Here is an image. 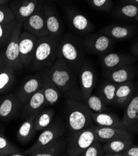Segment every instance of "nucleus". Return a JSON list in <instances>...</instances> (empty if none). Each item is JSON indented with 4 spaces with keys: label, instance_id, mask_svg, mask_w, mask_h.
<instances>
[{
    "label": "nucleus",
    "instance_id": "obj_29",
    "mask_svg": "<svg viewBox=\"0 0 138 156\" xmlns=\"http://www.w3.org/2000/svg\"><path fill=\"white\" fill-rule=\"evenodd\" d=\"M36 116L33 115L25 118L17 133L18 141L22 143H26L32 139L35 134L34 120Z\"/></svg>",
    "mask_w": 138,
    "mask_h": 156
},
{
    "label": "nucleus",
    "instance_id": "obj_9",
    "mask_svg": "<svg viewBox=\"0 0 138 156\" xmlns=\"http://www.w3.org/2000/svg\"><path fill=\"white\" fill-rule=\"evenodd\" d=\"M65 128L64 122L60 119L55 120L42 131L36 142L24 152L27 155L29 153L38 150L53 140L62 137L65 134Z\"/></svg>",
    "mask_w": 138,
    "mask_h": 156
},
{
    "label": "nucleus",
    "instance_id": "obj_3",
    "mask_svg": "<svg viewBox=\"0 0 138 156\" xmlns=\"http://www.w3.org/2000/svg\"><path fill=\"white\" fill-rule=\"evenodd\" d=\"M92 112L83 103L71 98L65 101V124L68 130L75 132L93 125Z\"/></svg>",
    "mask_w": 138,
    "mask_h": 156
},
{
    "label": "nucleus",
    "instance_id": "obj_43",
    "mask_svg": "<svg viewBox=\"0 0 138 156\" xmlns=\"http://www.w3.org/2000/svg\"><path fill=\"white\" fill-rule=\"evenodd\" d=\"M136 21H138V16H137V18H136Z\"/></svg>",
    "mask_w": 138,
    "mask_h": 156
},
{
    "label": "nucleus",
    "instance_id": "obj_4",
    "mask_svg": "<svg viewBox=\"0 0 138 156\" xmlns=\"http://www.w3.org/2000/svg\"><path fill=\"white\" fill-rule=\"evenodd\" d=\"M60 38L50 35L38 38L30 67L35 71L50 67L57 58V48Z\"/></svg>",
    "mask_w": 138,
    "mask_h": 156
},
{
    "label": "nucleus",
    "instance_id": "obj_24",
    "mask_svg": "<svg viewBox=\"0 0 138 156\" xmlns=\"http://www.w3.org/2000/svg\"><path fill=\"white\" fill-rule=\"evenodd\" d=\"M99 32L115 41H125L133 36L134 29L131 25L113 24L102 28Z\"/></svg>",
    "mask_w": 138,
    "mask_h": 156
},
{
    "label": "nucleus",
    "instance_id": "obj_14",
    "mask_svg": "<svg viewBox=\"0 0 138 156\" xmlns=\"http://www.w3.org/2000/svg\"><path fill=\"white\" fill-rule=\"evenodd\" d=\"M45 23L49 34L55 38H60L64 34L65 27L57 11L49 3H44Z\"/></svg>",
    "mask_w": 138,
    "mask_h": 156
},
{
    "label": "nucleus",
    "instance_id": "obj_20",
    "mask_svg": "<svg viewBox=\"0 0 138 156\" xmlns=\"http://www.w3.org/2000/svg\"><path fill=\"white\" fill-rule=\"evenodd\" d=\"M41 73L42 77V89L44 92L47 106L54 105L62 97V93L51 80L48 68L41 70Z\"/></svg>",
    "mask_w": 138,
    "mask_h": 156
},
{
    "label": "nucleus",
    "instance_id": "obj_18",
    "mask_svg": "<svg viewBox=\"0 0 138 156\" xmlns=\"http://www.w3.org/2000/svg\"><path fill=\"white\" fill-rule=\"evenodd\" d=\"M42 87V77L41 72L39 73L28 77L19 88L16 95L24 105L36 92Z\"/></svg>",
    "mask_w": 138,
    "mask_h": 156
},
{
    "label": "nucleus",
    "instance_id": "obj_39",
    "mask_svg": "<svg viewBox=\"0 0 138 156\" xmlns=\"http://www.w3.org/2000/svg\"><path fill=\"white\" fill-rule=\"evenodd\" d=\"M131 51L134 55L138 56V42H137L136 44L133 45Z\"/></svg>",
    "mask_w": 138,
    "mask_h": 156
},
{
    "label": "nucleus",
    "instance_id": "obj_1",
    "mask_svg": "<svg viewBox=\"0 0 138 156\" xmlns=\"http://www.w3.org/2000/svg\"><path fill=\"white\" fill-rule=\"evenodd\" d=\"M51 80L58 88L62 96L83 103V97L75 73L62 58H57L48 68Z\"/></svg>",
    "mask_w": 138,
    "mask_h": 156
},
{
    "label": "nucleus",
    "instance_id": "obj_12",
    "mask_svg": "<svg viewBox=\"0 0 138 156\" xmlns=\"http://www.w3.org/2000/svg\"><path fill=\"white\" fill-rule=\"evenodd\" d=\"M97 81L96 71L87 60H85L78 73L79 85L82 97L87 96L93 91Z\"/></svg>",
    "mask_w": 138,
    "mask_h": 156
},
{
    "label": "nucleus",
    "instance_id": "obj_2",
    "mask_svg": "<svg viewBox=\"0 0 138 156\" xmlns=\"http://www.w3.org/2000/svg\"><path fill=\"white\" fill-rule=\"evenodd\" d=\"M83 39L67 33L61 37L57 48V58L64 60L72 70L78 73L86 60Z\"/></svg>",
    "mask_w": 138,
    "mask_h": 156
},
{
    "label": "nucleus",
    "instance_id": "obj_17",
    "mask_svg": "<svg viewBox=\"0 0 138 156\" xmlns=\"http://www.w3.org/2000/svg\"><path fill=\"white\" fill-rule=\"evenodd\" d=\"M41 2L40 0H20L10 5V8L14 12L15 21L21 25L36 9Z\"/></svg>",
    "mask_w": 138,
    "mask_h": 156
},
{
    "label": "nucleus",
    "instance_id": "obj_16",
    "mask_svg": "<svg viewBox=\"0 0 138 156\" xmlns=\"http://www.w3.org/2000/svg\"><path fill=\"white\" fill-rule=\"evenodd\" d=\"M103 79L117 84L132 81L136 74V70L133 64L117 67L113 69L102 70Z\"/></svg>",
    "mask_w": 138,
    "mask_h": 156
},
{
    "label": "nucleus",
    "instance_id": "obj_13",
    "mask_svg": "<svg viewBox=\"0 0 138 156\" xmlns=\"http://www.w3.org/2000/svg\"><path fill=\"white\" fill-rule=\"evenodd\" d=\"M23 105L16 93H9L0 98V120L7 121L17 115Z\"/></svg>",
    "mask_w": 138,
    "mask_h": 156
},
{
    "label": "nucleus",
    "instance_id": "obj_6",
    "mask_svg": "<svg viewBox=\"0 0 138 156\" xmlns=\"http://www.w3.org/2000/svg\"><path fill=\"white\" fill-rule=\"evenodd\" d=\"M66 154L69 156L80 155L92 143L98 141L94 126L80 131L70 133L67 140Z\"/></svg>",
    "mask_w": 138,
    "mask_h": 156
},
{
    "label": "nucleus",
    "instance_id": "obj_19",
    "mask_svg": "<svg viewBox=\"0 0 138 156\" xmlns=\"http://www.w3.org/2000/svg\"><path fill=\"white\" fill-rule=\"evenodd\" d=\"M93 126L98 137V141L103 144L119 139H133V133L126 128L102 127L94 124Z\"/></svg>",
    "mask_w": 138,
    "mask_h": 156
},
{
    "label": "nucleus",
    "instance_id": "obj_38",
    "mask_svg": "<svg viewBox=\"0 0 138 156\" xmlns=\"http://www.w3.org/2000/svg\"><path fill=\"white\" fill-rule=\"evenodd\" d=\"M121 156H138V146H133L132 144L124 152L122 153Z\"/></svg>",
    "mask_w": 138,
    "mask_h": 156
},
{
    "label": "nucleus",
    "instance_id": "obj_25",
    "mask_svg": "<svg viewBox=\"0 0 138 156\" xmlns=\"http://www.w3.org/2000/svg\"><path fill=\"white\" fill-rule=\"evenodd\" d=\"M94 125L102 127L126 128L125 124L118 115L109 112L94 113L92 114Z\"/></svg>",
    "mask_w": 138,
    "mask_h": 156
},
{
    "label": "nucleus",
    "instance_id": "obj_28",
    "mask_svg": "<svg viewBox=\"0 0 138 156\" xmlns=\"http://www.w3.org/2000/svg\"><path fill=\"white\" fill-rule=\"evenodd\" d=\"M113 17L121 20H136L138 16V5L121 3L113 11Z\"/></svg>",
    "mask_w": 138,
    "mask_h": 156
},
{
    "label": "nucleus",
    "instance_id": "obj_26",
    "mask_svg": "<svg viewBox=\"0 0 138 156\" xmlns=\"http://www.w3.org/2000/svg\"><path fill=\"white\" fill-rule=\"evenodd\" d=\"M133 144V139L124 138L114 140V141L103 143V147L104 155L121 156L128 147Z\"/></svg>",
    "mask_w": 138,
    "mask_h": 156
},
{
    "label": "nucleus",
    "instance_id": "obj_22",
    "mask_svg": "<svg viewBox=\"0 0 138 156\" xmlns=\"http://www.w3.org/2000/svg\"><path fill=\"white\" fill-rule=\"evenodd\" d=\"M135 87L132 81L118 84L112 106L119 109L125 108L134 95Z\"/></svg>",
    "mask_w": 138,
    "mask_h": 156
},
{
    "label": "nucleus",
    "instance_id": "obj_15",
    "mask_svg": "<svg viewBox=\"0 0 138 156\" xmlns=\"http://www.w3.org/2000/svg\"><path fill=\"white\" fill-rule=\"evenodd\" d=\"M136 58L133 55L123 53L110 52L100 56L99 61L102 70L133 64Z\"/></svg>",
    "mask_w": 138,
    "mask_h": 156
},
{
    "label": "nucleus",
    "instance_id": "obj_41",
    "mask_svg": "<svg viewBox=\"0 0 138 156\" xmlns=\"http://www.w3.org/2000/svg\"><path fill=\"white\" fill-rule=\"evenodd\" d=\"M26 155H27L24 152L18 151V152L12 153V154H9L8 156H26Z\"/></svg>",
    "mask_w": 138,
    "mask_h": 156
},
{
    "label": "nucleus",
    "instance_id": "obj_35",
    "mask_svg": "<svg viewBox=\"0 0 138 156\" xmlns=\"http://www.w3.org/2000/svg\"><path fill=\"white\" fill-rule=\"evenodd\" d=\"M86 1L94 8L101 12H109L113 8L112 0H86Z\"/></svg>",
    "mask_w": 138,
    "mask_h": 156
},
{
    "label": "nucleus",
    "instance_id": "obj_32",
    "mask_svg": "<svg viewBox=\"0 0 138 156\" xmlns=\"http://www.w3.org/2000/svg\"><path fill=\"white\" fill-rule=\"evenodd\" d=\"M84 103L94 113H102L109 112V106L106 105L99 95L91 94L83 97Z\"/></svg>",
    "mask_w": 138,
    "mask_h": 156
},
{
    "label": "nucleus",
    "instance_id": "obj_30",
    "mask_svg": "<svg viewBox=\"0 0 138 156\" xmlns=\"http://www.w3.org/2000/svg\"><path fill=\"white\" fill-rule=\"evenodd\" d=\"M55 111L54 108H44L35 118L34 125L36 131H42L49 126L53 121Z\"/></svg>",
    "mask_w": 138,
    "mask_h": 156
},
{
    "label": "nucleus",
    "instance_id": "obj_27",
    "mask_svg": "<svg viewBox=\"0 0 138 156\" xmlns=\"http://www.w3.org/2000/svg\"><path fill=\"white\" fill-rule=\"evenodd\" d=\"M118 85L104 79L101 80L98 89V95L106 105H113Z\"/></svg>",
    "mask_w": 138,
    "mask_h": 156
},
{
    "label": "nucleus",
    "instance_id": "obj_37",
    "mask_svg": "<svg viewBox=\"0 0 138 156\" xmlns=\"http://www.w3.org/2000/svg\"><path fill=\"white\" fill-rule=\"evenodd\" d=\"M15 20L13 11L9 6L0 5V23H10Z\"/></svg>",
    "mask_w": 138,
    "mask_h": 156
},
{
    "label": "nucleus",
    "instance_id": "obj_23",
    "mask_svg": "<svg viewBox=\"0 0 138 156\" xmlns=\"http://www.w3.org/2000/svg\"><path fill=\"white\" fill-rule=\"evenodd\" d=\"M67 141L63 137L57 138L37 151L29 153V156H58L66 151Z\"/></svg>",
    "mask_w": 138,
    "mask_h": 156
},
{
    "label": "nucleus",
    "instance_id": "obj_34",
    "mask_svg": "<svg viewBox=\"0 0 138 156\" xmlns=\"http://www.w3.org/2000/svg\"><path fill=\"white\" fill-rule=\"evenodd\" d=\"M18 151H20L18 147L11 143L3 134L0 133V154L3 156L9 155Z\"/></svg>",
    "mask_w": 138,
    "mask_h": 156
},
{
    "label": "nucleus",
    "instance_id": "obj_36",
    "mask_svg": "<svg viewBox=\"0 0 138 156\" xmlns=\"http://www.w3.org/2000/svg\"><path fill=\"white\" fill-rule=\"evenodd\" d=\"M104 151L103 144L99 141L94 142L88 147L80 156H103Z\"/></svg>",
    "mask_w": 138,
    "mask_h": 156
},
{
    "label": "nucleus",
    "instance_id": "obj_40",
    "mask_svg": "<svg viewBox=\"0 0 138 156\" xmlns=\"http://www.w3.org/2000/svg\"><path fill=\"white\" fill-rule=\"evenodd\" d=\"M121 3H131L138 5V0H122Z\"/></svg>",
    "mask_w": 138,
    "mask_h": 156
},
{
    "label": "nucleus",
    "instance_id": "obj_33",
    "mask_svg": "<svg viewBox=\"0 0 138 156\" xmlns=\"http://www.w3.org/2000/svg\"><path fill=\"white\" fill-rule=\"evenodd\" d=\"M17 24L15 20L10 23H0V46L8 42Z\"/></svg>",
    "mask_w": 138,
    "mask_h": 156
},
{
    "label": "nucleus",
    "instance_id": "obj_42",
    "mask_svg": "<svg viewBox=\"0 0 138 156\" xmlns=\"http://www.w3.org/2000/svg\"><path fill=\"white\" fill-rule=\"evenodd\" d=\"M9 2V0H0V5H6Z\"/></svg>",
    "mask_w": 138,
    "mask_h": 156
},
{
    "label": "nucleus",
    "instance_id": "obj_11",
    "mask_svg": "<svg viewBox=\"0 0 138 156\" xmlns=\"http://www.w3.org/2000/svg\"><path fill=\"white\" fill-rule=\"evenodd\" d=\"M37 37L27 31L21 33L19 38V48L21 60L23 67L29 69L34 57Z\"/></svg>",
    "mask_w": 138,
    "mask_h": 156
},
{
    "label": "nucleus",
    "instance_id": "obj_8",
    "mask_svg": "<svg viewBox=\"0 0 138 156\" xmlns=\"http://www.w3.org/2000/svg\"><path fill=\"white\" fill-rule=\"evenodd\" d=\"M25 31L40 38L48 36L46 26L43 2H41L36 11L30 16L22 25Z\"/></svg>",
    "mask_w": 138,
    "mask_h": 156
},
{
    "label": "nucleus",
    "instance_id": "obj_31",
    "mask_svg": "<svg viewBox=\"0 0 138 156\" xmlns=\"http://www.w3.org/2000/svg\"><path fill=\"white\" fill-rule=\"evenodd\" d=\"M14 69L9 66L0 67V95L6 93L13 85L16 76Z\"/></svg>",
    "mask_w": 138,
    "mask_h": 156
},
{
    "label": "nucleus",
    "instance_id": "obj_44",
    "mask_svg": "<svg viewBox=\"0 0 138 156\" xmlns=\"http://www.w3.org/2000/svg\"><path fill=\"white\" fill-rule=\"evenodd\" d=\"M0 156H3L2 154H0Z\"/></svg>",
    "mask_w": 138,
    "mask_h": 156
},
{
    "label": "nucleus",
    "instance_id": "obj_10",
    "mask_svg": "<svg viewBox=\"0 0 138 156\" xmlns=\"http://www.w3.org/2000/svg\"><path fill=\"white\" fill-rule=\"evenodd\" d=\"M68 23L73 32L79 36H87L94 32L95 29L94 24L85 15L73 8L66 11Z\"/></svg>",
    "mask_w": 138,
    "mask_h": 156
},
{
    "label": "nucleus",
    "instance_id": "obj_21",
    "mask_svg": "<svg viewBox=\"0 0 138 156\" xmlns=\"http://www.w3.org/2000/svg\"><path fill=\"white\" fill-rule=\"evenodd\" d=\"M47 106L42 88L36 92L23 105L22 116L26 118L30 116H37Z\"/></svg>",
    "mask_w": 138,
    "mask_h": 156
},
{
    "label": "nucleus",
    "instance_id": "obj_7",
    "mask_svg": "<svg viewBox=\"0 0 138 156\" xmlns=\"http://www.w3.org/2000/svg\"><path fill=\"white\" fill-rule=\"evenodd\" d=\"M115 41L108 36L98 32L85 36L83 44L86 52L100 57L112 51Z\"/></svg>",
    "mask_w": 138,
    "mask_h": 156
},
{
    "label": "nucleus",
    "instance_id": "obj_5",
    "mask_svg": "<svg viewBox=\"0 0 138 156\" xmlns=\"http://www.w3.org/2000/svg\"><path fill=\"white\" fill-rule=\"evenodd\" d=\"M21 27L22 25L17 24L11 37L5 45V48L0 53V67L9 66L12 67L15 72L23 69V66L21 60L19 48Z\"/></svg>",
    "mask_w": 138,
    "mask_h": 156
}]
</instances>
